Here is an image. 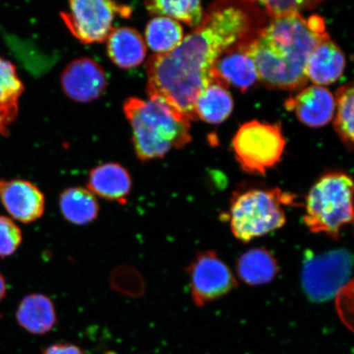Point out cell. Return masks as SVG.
Masks as SVG:
<instances>
[{
    "instance_id": "6da1fadb",
    "label": "cell",
    "mask_w": 354,
    "mask_h": 354,
    "mask_svg": "<svg viewBox=\"0 0 354 354\" xmlns=\"http://www.w3.org/2000/svg\"><path fill=\"white\" fill-rule=\"evenodd\" d=\"M249 28V16L236 6L207 13L174 50L150 57L146 65L149 97H159L189 122L196 121V101L212 82L216 60Z\"/></svg>"
},
{
    "instance_id": "7a4b0ae2",
    "label": "cell",
    "mask_w": 354,
    "mask_h": 354,
    "mask_svg": "<svg viewBox=\"0 0 354 354\" xmlns=\"http://www.w3.org/2000/svg\"><path fill=\"white\" fill-rule=\"evenodd\" d=\"M325 21L299 13L275 17L254 41L245 46L266 85L298 90L306 85V66L318 44L329 39Z\"/></svg>"
},
{
    "instance_id": "3957f363",
    "label": "cell",
    "mask_w": 354,
    "mask_h": 354,
    "mask_svg": "<svg viewBox=\"0 0 354 354\" xmlns=\"http://www.w3.org/2000/svg\"><path fill=\"white\" fill-rule=\"evenodd\" d=\"M124 112L131 124L132 142L140 161L165 158L171 150L183 149L192 140L190 122L159 97L128 99Z\"/></svg>"
},
{
    "instance_id": "277c9868",
    "label": "cell",
    "mask_w": 354,
    "mask_h": 354,
    "mask_svg": "<svg viewBox=\"0 0 354 354\" xmlns=\"http://www.w3.org/2000/svg\"><path fill=\"white\" fill-rule=\"evenodd\" d=\"M295 203L294 196L278 188L234 194L228 216L234 237L247 243L281 228L286 221L284 207Z\"/></svg>"
},
{
    "instance_id": "5b68a950",
    "label": "cell",
    "mask_w": 354,
    "mask_h": 354,
    "mask_svg": "<svg viewBox=\"0 0 354 354\" xmlns=\"http://www.w3.org/2000/svg\"><path fill=\"white\" fill-rule=\"evenodd\" d=\"M353 189L351 177L344 172H327L321 176L305 202L304 221L310 232L338 239L353 221Z\"/></svg>"
},
{
    "instance_id": "8992f818",
    "label": "cell",
    "mask_w": 354,
    "mask_h": 354,
    "mask_svg": "<svg viewBox=\"0 0 354 354\" xmlns=\"http://www.w3.org/2000/svg\"><path fill=\"white\" fill-rule=\"evenodd\" d=\"M286 139L279 125L251 121L234 135L232 149L242 169L252 175H265L280 162Z\"/></svg>"
},
{
    "instance_id": "52a82bcc",
    "label": "cell",
    "mask_w": 354,
    "mask_h": 354,
    "mask_svg": "<svg viewBox=\"0 0 354 354\" xmlns=\"http://www.w3.org/2000/svg\"><path fill=\"white\" fill-rule=\"evenodd\" d=\"M353 256L346 250H335L315 254L308 251L303 263L302 287L313 302L334 298L349 282Z\"/></svg>"
},
{
    "instance_id": "ba28073f",
    "label": "cell",
    "mask_w": 354,
    "mask_h": 354,
    "mask_svg": "<svg viewBox=\"0 0 354 354\" xmlns=\"http://www.w3.org/2000/svg\"><path fill=\"white\" fill-rule=\"evenodd\" d=\"M62 19L83 44L103 42L113 30L116 17H130L131 8L117 0H68Z\"/></svg>"
},
{
    "instance_id": "9c48e42d",
    "label": "cell",
    "mask_w": 354,
    "mask_h": 354,
    "mask_svg": "<svg viewBox=\"0 0 354 354\" xmlns=\"http://www.w3.org/2000/svg\"><path fill=\"white\" fill-rule=\"evenodd\" d=\"M187 272L190 294L198 307L223 298L237 287L232 270L214 251L198 254Z\"/></svg>"
},
{
    "instance_id": "30bf717a",
    "label": "cell",
    "mask_w": 354,
    "mask_h": 354,
    "mask_svg": "<svg viewBox=\"0 0 354 354\" xmlns=\"http://www.w3.org/2000/svg\"><path fill=\"white\" fill-rule=\"evenodd\" d=\"M0 201L13 218L26 224L41 218L46 210L41 190L25 180H0Z\"/></svg>"
},
{
    "instance_id": "8fae6325",
    "label": "cell",
    "mask_w": 354,
    "mask_h": 354,
    "mask_svg": "<svg viewBox=\"0 0 354 354\" xmlns=\"http://www.w3.org/2000/svg\"><path fill=\"white\" fill-rule=\"evenodd\" d=\"M66 95L80 103H88L103 94L107 79L95 61L84 57L72 62L61 77Z\"/></svg>"
},
{
    "instance_id": "7c38bea8",
    "label": "cell",
    "mask_w": 354,
    "mask_h": 354,
    "mask_svg": "<svg viewBox=\"0 0 354 354\" xmlns=\"http://www.w3.org/2000/svg\"><path fill=\"white\" fill-rule=\"evenodd\" d=\"M286 108L295 112L299 120L310 127H322L334 117L335 99L330 91L321 86L305 88L286 102Z\"/></svg>"
},
{
    "instance_id": "4fadbf2b",
    "label": "cell",
    "mask_w": 354,
    "mask_h": 354,
    "mask_svg": "<svg viewBox=\"0 0 354 354\" xmlns=\"http://www.w3.org/2000/svg\"><path fill=\"white\" fill-rule=\"evenodd\" d=\"M87 187L95 196L126 205L131 192L132 178L129 171L120 163L106 162L93 168Z\"/></svg>"
},
{
    "instance_id": "5bb4252c",
    "label": "cell",
    "mask_w": 354,
    "mask_h": 354,
    "mask_svg": "<svg viewBox=\"0 0 354 354\" xmlns=\"http://www.w3.org/2000/svg\"><path fill=\"white\" fill-rule=\"evenodd\" d=\"M212 77L243 92L259 79L254 61L248 55L245 47L224 56L221 55L212 68Z\"/></svg>"
},
{
    "instance_id": "9a60e30c",
    "label": "cell",
    "mask_w": 354,
    "mask_h": 354,
    "mask_svg": "<svg viewBox=\"0 0 354 354\" xmlns=\"http://www.w3.org/2000/svg\"><path fill=\"white\" fill-rule=\"evenodd\" d=\"M345 65L344 53L329 38L318 44L310 55L306 76L317 86L330 85L342 77Z\"/></svg>"
},
{
    "instance_id": "2e32d148",
    "label": "cell",
    "mask_w": 354,
    "mask_h": 354,
    "mask_svg": "<svg viewBox=\"0 0 354 354\" xmlns=\"http://www.w3.org/2000/svg\"><path fill=\"white\" fill-rule=\"evenodd\" d=\"M19 325L32 335H46L57 324V313L54 303L42 294L26 296L16 311Z\"/></svg>"
},
{
    "instance_id": "e0dca14e",
    "label": "cell",
    "mask_w": 354,
    "mask_h": 354,
    "mask_svg": "<svg viewBox=\"0 0 354 354\" xmlns=\"http://www.w3.org/2000/svg\"><path fill=\"white\" fill-rule=\"evenodd\" d=\"M108 55L122 68H132L143 63L146 46L137 30L130 28L112 30L107 38Z\"/></svg>"
},
{
    "instance_id": "ac0fdd59",
    "label": "cell",
    "mask_w": 354,
    "mask_h": 354,
    "mask_svg": "<svg viewBox=\"0 0 354 354\" xmlns=\"http://www.w3.org/2000/svg\"><path fill=\"white\" fill-rule=\"evenodd\" d=\"M24 90L15 66L0 56V134L6 136L8 127L15 121Z\"/></svg>"
},
{
    "instance_id": "d6986e66",
    "label": "cell",
    "mask_w": 354,
    "mask_h": 354,
    "mask_svg": "<svg viewBox=\"0 0 354 354\" xmlns=\"http://www.w3.org/2000/svg\"><path fill=\"white\" fill-rule=\"evenodd\" d=\"M233 108V98L227 86L216 79L203 88L194 105L197 118L215 125L227 120Z\"/></svg>"
},
{
    "instance_id": "ffe728a7",
    "label": "cell",
    "mask_w": 354,
    "mask_h": 354,
    "mask_svg": "<svg viewBox=\"0 0 354 354\" xmlns=\"http://www.w3.org/2000/svg\"><path fill=\"white\" fill-rule=\"evenodd\" d=\"M62 215L68 223L78 225L92 223L98 218L100 205L94 194L88 189L74 187L60 194Z\"/></svg>"
},
{
    "instance_id": "44dd1931",
    "label": "cell",
    "mask_w": 354,
    "mask_h": 354,
    "mask_svg": "<svg viewBox=\"0 0 354 354\" xmlns=\"http://www.w3.org/2000/svg\"><path fill=\"white\" fill-rule=\"evenodd\" d=\"M279 272L275 257L264 249H253L245 252L239 259L237 274L245 284L258 286L268 284Z\"/></svg>"
},
{
    "instance_id": "7402d4cb",
    "label": "cell",
    "mask_w": 354,
    "mask_h": 354,
    "mask_svg": "<svg viewBox=\"0 0 354 354\" xmlns=\"http://www.w3.org/2000/svg\"><path fill=\"white\" fill-rule=\"evenodd\" d=\"M183 38V29L180 24L170 17H154L146 26V43L157 55H165L174 50Z\"/></svg>"
},
{
    "instance_id": "603a6c76",
    "label": "cell",
    "mask_w": 354,
    "mask_h": 354,
    "mask_svg": "<svg viewBox=\"0 0 354 354\" xmlns=\"http://www.w3.org/2000/svg\"><path fill=\"white\" fill-rule=\"evenodd\" d=\"M146 8L153 15L170 17L190 26H198L203 20L201 0H145Z\"/></svg>"
},
{
    "instance_id": "cb8c5ba5",
    "label": "cell",
    "mask_w": 354,
    "mask_h": 354,
    "mask_svg": "<svg viewBox=\"0 0 354 354\" xmlns=\"http://www.w3.org/2000/svg\"><path fill=\"white\" fill-rule=\"evenodd\" d=\"M354 91L352 85H344L336 93V116L334 127L339 138L349 150L353 146V100Z\"/></svg>"
},
{
    "instance_id": "d4e9b609",
    "label": "cell",
    "mask_w": 354,
    "mask_h": 354,
    "mask_svg": "<svg viewBox=\"0 0 354 354\" xmlns=\"http://www.w3.org/2000/svg\"><path fill=\"white\" fill-rule=\"evenodd\" d=\"M111 287L118 293L131 298H139L145 294V283L138 270L131 266L115 268L109 277Z\"/></svg>"
},
{
    "instance_id": "484cf974",
    "label": "cell",
    "mask_w": 354,
    "mask_h": 354,
    "mask_svg": "<svg viewBox=\"0 0 354 354\" xmlns=\"http://www.w3.org/2000/svg\"><path fill=\"white\" fill-rule=\"evenodd\" d=\"M264 8L274 17H283L302 10H311L320 4L323 0H243Z\"/></svg>"
},
{
    "instance_id": "4316f807",
    "label": "cell",
    "mask_w": 354,
    "mask_h": 354,
    "mask_svg": "<svg viewBox=\"0 0 354 354\" xmlns=\"http://www.w3.org/2000/svg\"><path fill=\"white\" fill-rule=\"evenodd\" d=\"M22 241L21 229L7 216H0V257L15 253Z\"/></svg>"
},
{
    "instance_id": "83f0119b",
    "label": "cell",
    "mask_w": 354,
    "mask_h": 354,
    "mask_svg": "<svg viewBox=\"0 0 354 354\" xmlns=\"http://www.w3.org/2000/svg\"><path fill=\"white\" fill-rule=\"evenodd\" d=\"M43 354H86L81 347L71 343H55L44 348Z\"/></svg>"
},
{
    "instance_id": "f1b7e54d",
    "label": "cell",
    "mask_w": 354,
    "mask_h": 354,
    "mask_svg": "<svg viewBox=\"0 0 354 354\" xmlns=\"http://www.w3.org/2000/svg\"><path fill=\"white\" fill-rule=\"evenodd\" d=\"M7 289L8 288L6 279H4L2 274L0 273V302L6 298Z\"/></svg>"
}]
</instances>
